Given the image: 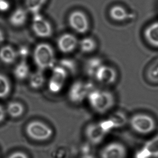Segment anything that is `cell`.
<instances>
[{
    "instance_id": "cell-1",
    "label": "cell",
    "mask_w": 158,
    "mask_h": 158,
    "mask_svg": "<svg viewBox=\"0 0 158 158\" xmlns=\"http://www.w3.org/2000/svg\"><path fill=\"white\" fill-rule=\"evenodd\" d=\"M87 99L92 110L99 114L109 112L115 104V97L113 93L100 89H93L88 95Z\"/></svg>"
},
{
    "instance_id": "cell-2",
    "label": "cell",
    "mask_w": 158,
    "mask_h": 158,
    "mask_svg": "<svg viewBox=\"0 0 158 158\" xmlns=\"http://www.w3.org/2000/svg\"><path fill=\"white\" fill-rule=\"evenodd\" d=\"M35 64L40 70L52 69L55 66L56 57L52 45L47 43H40L35 48L33 52Z\"/></svg>"
},
{
    "instance_id": "cell-3",
    "label": "cell",
    "mask_w": 158,
    "mask_h": 158,
    "mask_svg": "<svg viewBox=\"0 0 158 158\" xmlns=\"http://www.w3.org/2000/svg\"><path fill=\"white\" fill-rule=\"evenodd\" d=\"M130 124L133 130L142 135L152 132L156 127L154 118L145 113H138L133 115Z\"/></svg>"
},
{
    "instance_id": "cell-4",
    "label": "cell",
    "mask_w": 158,
    "mask_h": 158,
    "mask_svg": "<svg viewBox=\"0 0 158 158\" xmlns=\"http://www.w3.org/2000/svg\"><path fill=\"white\" fill-rule=\"evenodd\" d=\"M26 132L28 137L37 141H44L53 135L52 128L43 122L34 120L26 126Z\"/></svg>"
},
{
    "instance_id": "cell-5",
    "label": "cell",
    "mask_w": 158,
    "mask_h": 158,
    "mask_svg": "<svg viewBox=\"0 0 158 158\" xmlns=\"http://www.w3.org/2000/svg\"><path fill=\"white\" fill-rule=\"evenodd\" d=\"M92 83L83 81H74L69 89L68 98L74 104H79L88 98L90 91L94 89Z\"/></svg>"
},
{
    "instance_id": "cell-6",
    "label": "cell",
    "mask_w": 158,
    "mask_h": 158,
    "mask_svg": "<svg viewBox=\"0 0 158 158\" xmlns=\"http://www.w3.org/2000/svg\"><path fill=\"white\" fill-rule=\"evenodd\" d=\"M68 71L60 65H55L52 69L48 87L50 92L56 94L64 88L68 78Z\"/></svg>"
},
{
    "instance_id": "cell-7",
    "label": "cell",
    "mask_w": 158,
    "mask_h": 158,
    "mask_svg": "<svg viewBox=\"0 0 158 158\" xmlns=\"http://www.w3.org/2000/svg\"><path fill=\"white\" fill-rule=\"evenodd\" d=\"M32 29L36 36L42 39L49 38L53 32L52 24L40 13L34 15Z\"/></svg>"
},
{
    "instance_id": "cell-8",
    "label": "cell",
    "mask_w": 158,
    "mask_h": 158,
    "mask_svg": "<svg viewBox=\"0 0 158 158\" xmlns=\"http://www.w3.org/2000/svg\"><path fill=\"white\" fill-rule=\"evenodd\" d=\"M68 23L73 30L81 34L86 33L89 28L88 17L85 13L81 10H75L70 13L69 16Z\"/></svg>"
},
{
    "instance_id": "cell-9",
    "label": "cell",
    "mask_w": 158,
    "mask_h": 158,
    "mask_svg": "<svg viewBox=\"0 0 158 158\" xmlns=\"http://www.w3.org/2000/svg\"><path fill=\"white\" fill-rule=\"evenodd\" d=\"M117 77V73L112 66L104 64L99 68L94 76L97 81L105 85L114 83Z\"/></svg>"
},
{
    "instance_id": "cell-10",
    "label": "cell",
    "mask_w": 158,
    "mask_h": 158,
    "mask_svg": "<svg viewBox=\"0 0 158 158\" xmlns=\"http://www.w3.org/2000/svg\"><path fill=\"white\" fill-rule=\"evenodd\" d=\"M79 41L75 35L65 33L60 36L58 39L57 45L61 52L69 53L73 52L78 45Z\"/></svg>"
},
{
    "instance_id": "cell-11",
    "label": "cell",
    "mask_w": 158,
    "mask_h": 158,
    "mask_svg": "<svg viewBox=\"0 0 158 158\" xmlns=\"http://www.w3.org/2000/svg\"><path fill=\"white\" fill-rule=\"evenodd\" d=\"M107 133L100 123L90 124L85 130L86 136L88 140L94 144L100 143Z\"/></svg>"
},
{
    "instance_id": "cell-12",
    "label": "cell",
    "mask_w": 158,
    "mask_h": 158,
    "mask_svg": "<svg viewBox=\"0 0 158 158\" xmlns=\"http://www.w3.org/2000/svg\"><path fill=\"white\" fill-rule=\"evenodd\" d=\"M126 148L123 145L119 143H109L103 148L101 152L102 158H125Z\"/></svg>"
},
{
    "instance_id": "cell-13",
    "label": "cell",
    "mask_w": 158,
    "mask_h": 158,
    "mask_svg": "<svg viewBox=\"0 0 158 158\" xmlns=\"http://www.w3.org/2000/svg\"><path fill=\"white\" fill-rule=\"evenodd\" d=\"M153 157H158V135L148 141L143 148L135 156V158Z\"/></svg>"
},
{
    "instance_id": "cell-14",
    "label": "cell",
    "mask_w": 158,
    "mask_h": 158,
    "mask_svg": "<svg viewBox=\"0 0 158 158\" xmlns=\"http://www.w3.org/2000/svg\"><path fill=\"white\" fill-rule=\"evenodd\" d=\"M144 37L150 45L158 48V22L146 27L144 31Z\"/></svg>"
},
{
    "instance_id": "cell-15",
    "label": "cell",
    "mask_w": 158,
    "mask_h": 158,
    "mask_svg": "<svg viewBox=\"0 0 158 158\" xmlns=\"http://www.w3.org/2000/svg\"><path fill=\"white\" fill-rule=\"evenodd\" d=\"M17 56V52L10 45H5L0 49V60L4 64H13Z\"/></svg>"
},
{
    "instance_id": "cell-16",
    "label": "cell",
    "mask_w": 158,
    "mask_h": 158,
    "mask_svg": "<svg viewBox=\"0 0 158 158\" xmlns=\"http://www.w3.org/2000/svg\"><path fill=\"white\" fill-rule=\"evenodd\" d=\"M45 75L43 71H35L30 73L29 76V82L30 87L34 89H39L42 88L45 83Z\"/></svg>"
},
{
    "instance_id": "cell-17",
    "label": "cell",
    "mask_w": 158,
    "mask_h": 158,
    "mask_svg": "<svg viewBox=\"0 0 158 158\" xmlns=\"http://www.w3.org/2000/svg\"><path fill=\"white\" fill-rule=\"evenodd\" d=\"M27 14L26 10L22 8L16 9L10 18V23L15 27H21L26 23Z\"/></svg>"
},
{
    "instance_id": "cell-18",
    "label": "cell",
    "mask_w": 158,
    "mask_h": 158,
    "mask_svg": "<svg viewBox=\"0 0 158 158\" xmlns=\"http://www.w3.org/2000/svg\"><path fill=\"white\" fill-rule=\"evenodd\" d=\"M15 77L19 80H24L30 75V68L26 60H22L17 64L14 70Z\"/></svg>"
},
{
    "instance_id": "cell-19",
    "label": "cell",
    "mask_w": 158,
    "mask_h": 158,
    "mask_svg": "<svg viewBox=\"0 0 158 158\" xmlns=\"http://www.w3.org/2000/svg\"><path fill=\"white\" fill-rule=\"evenodd\" d=\"M103 64V60L100 57H94L88 60L85 64V72L88 76L94 77L99 68Z\"/></svg>"
},
{
    "instance_id": "cell-20",
    "label": "cell",
    "mask_w": 158,
    "mask_h": 158,
    "mask_svg": "<svg viewBox=\"0 0 158 158\" xmlns=\"http://www.w3.org/2000/svg\"><path fill=\"white\" fill-rule=\"evenodd\" d=\"M109 14L111 19L115 21H124L128 17L126 9L118 5L112 6L110 10Z\"/></svg>"
},
{
    "instance_id": "cell-21",
    "label": "cell",
    "mask_w": 158,
    "mask_h": 158,
    "mask_svg": "<svg viewBox=\"0 0 158 158\" xmlns=\"http://www.w3.org/2000/svg\"><path fill=\"white\" fill-rule=\"evenodd\" d=\"M78 45L81 52L89 53L94 52L97 48V43L94 39L91 37H85L78 42Z\"/></svg>"
},
{
    "instance_id": "cell-22",
    "label": "cell",
    "mask_w": 158,
    "mask_h": 158,
    "mask_svg": "<svg viewBox=\"0 0 158 158\" xmlns=\"http://www.w3.org/2000/svg\"><path fill=\"white\" fill-rule=\"evenodd\" d=\"M24 109L21 103L12 102L9 103L6 107V112L11 117L16 118L21 117L23 113Z\"/></svg>"
},
{
    "instance_id": "cell-23",
    "label": "cell",
    "mask_w": 158,
    "mask_h": 158,
    "mask_svg": "<svg viewBox=\"0 0 158 158\" xmlns=\"http://www.w3.org/2000/svg\"><path fill=\"white\" fill-rule=\"evenodd\" d=\"M47 0H25L26 7L33 15L38 14Z\"/></svg>"
},
{
    "instance_id": "cell-24",
    "label": "cell",
    "mask_w": 158,
    "mask_h": 158,
    "mask_svg": "<svg viewBox=\"0 0 158 158\" xmlns=\"http://www.w3.org/2000/svg\"><path fill=\"white\" fill-rule=\"evenodd\" d=\"M10 83L6 76L0 73V98H6L10 92Z\"/></svg>"
},
{
    "instance_id": "cell-25",
    "label": "cell",
    "mask_w": 158,
    "mask_h": 158,
    "mask_svg": "<svg viewBox=\"0 0 158 158\" xmlns=\"http://www.w3.org/2000/svg\"><path fill=\"white\" fill-rule=\"evenodd\" d=\"M109 119L112 123L114 128L120 127L124 126L127 122V118L124 113L115 112L109 118Z\"/></svg>"
},
{
    "instance_id": "cell-26",
    "label": "cell",
    "mask_w": 158,
    "mask_h": 158,
    "mask_svg": "<svg viewBox=\"0 0 158 158\" xmlns=\"http://www.w3.org/2000/svg\"><path fill=\"white\" fill-rule=\"evenodd\" d=\"M146 76L148 79L152 82L158 81V58L150 65L148 67Z\"/></svg>"
},
{
    "instance_id": "cell-27",
    "label": "cell",
    "mask_w": 158,
    "mask_h": 158,
    "mask_svg": "<svg viewBox=\"0 0 158 158\" xmlns=\"http://www.w3.org/2000/svg\"><path fill=\"white\" fill-rule=\"evenodd\" d=\"M60 65L65 69L68 73L69 71H75L76 65L73 60L70 59H64L60 61Z\"/></svg>"
},
{
    "instance_id": "cell-28",
    "label": "cell",
    "mask_w": 158,
    "mask_h": 158,
    "mask_svg": "<svg viewBox=\"0 0 158 158\" xmlns=\"http://www.w3.org/2000/svg\"><path fill=\"white\" fill-rule=\"evenodd\" d=\"M9 8V3L6 0H0V11H6Z\"/></svg>"
},
{
    "instance_id": "cell-29",
    "label": "cell",
    "mask_w": 158,
    "mask_h": 158,
    "mask_svg": "<svg viewBox=\"0 0 158 158\" xmlns=\"http://www.w3.org/2000/svg\"><path fill=\"white\" fill-rule=\"evenodd\" d=\"M8 158H28V157L23 152H16L11 154Z\"/></svg>"
},
{
    "instance_id": "cell-30",
    "label": "cell",
    "mask_w": 158,
    "mask_h": 158,
    "mask_svg": "<svg viewBox=\"0 0 158 158\" xmlns=\"http://www.w3.org/2000/svg\"><path fill=\"white\" fill-rule=\"evenodd\" d=\"M17 53H19V55L22 58H23V60H24V58H25L28 56V54H29V50L27 48L22 47L19 49V52H17Z\"/></svg>"
},
{
    "instance_id": "cell-31",
    "label": "cell",
    "mask_w": 158,
    "mask_h": 158,
    "mask_svg": "<svg viewBox=\"0 0 158 158\" xmlns=\"http://www.w3.org/2000/svg\"><path fill=\"white\" fill-rule=\"evenodd\" d=\"M5 115H6V112L4 108L0 105V123L4 120L5 119Z\"/></svg>"
},
{
    "instance_id": "cell-32",
    "label": "cell",
    "mask_w": 158,
    "mask_h": 158,
    "mask_svg": "<svg viewBox=\"0 0 158 158\" xmlns=\"http://www.w3.org/2000/svg\"><path fill=\"white\" fill-rule=\"evenodd\" d=\"M4 40V34H3V33L2 32V31L0 30V44H1V43L3 42Z\"/></svg>"
}]
</instances>
